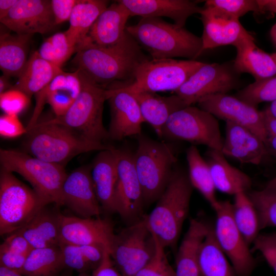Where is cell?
I'll return each mask as SVG.
<instances>
[{
  "instance_id": "1",
  "label": "cell",
  "mask_w": 276,
  "mask_h": 276,
  "mask_svg": "<svg viewBox=\"0 0 276 276\" xmlns=\"http://www.w3.org/2000/svg\"><path fill=\"white\" fill-rule=\"evenodd\" d=\"M148 59L126 32L115 45L104 47L91 43L83 47L76 52L72 62L77 70L104 87L114 82L131 80L132 82L136 68Z\"/></svg>"
},
{
  "instance_id": "2",
  "label": "cell",
  "mask_w": 276,
  "mask_h": 276,
  "mask_svg": "<svg viewBox=\"0 0 276 276\" xmlns=\"http://www.w3.org/2000/svg\"><path fill=\"white\" fill-rule=\"evenodd\" d=\"M126 31L153 59L195 60L201 54V37L160 18H142L136 24L127 26Z\"/></svg>"
},
{
  "instance_id": "3",
  "label": "cell",
  "mask_w": 276,
  "mask_h": 276,
  "mask_svg": "<svg viewBox=\"0 0 276 276\" xmlns=\"http://www.w3.org/2000/svg\"><path fill=\"white\" fill-rule=\"evenodd\" d=\"M193 189L188 174L175 167L154 208L145 216L149 228L164 248L176 245L189 213Z\"/></svg>"
},
{
  "instance_id": "4",
  "label": "cell",
  "mask_w": 276,
  "mask_h": 276,
  "mask_svg": "<svg viewBox=\"0 0 276 276\" xmlns=\"http://www.w3.org/2000/svg\"><path fill=\"white\" fill-rule=\"evenodd\" d=\"M27 134L25 147L30 155L62 166L81 153L107 150L113 146L91 141L57 124L37 123Z\"/></svg>"
},
{
  "instance_id": "5",
  "label": "cell",
  "mask_w": 276,
  "mask_h": 276,
  "mask_svg": "<svg viewBox=\"0 0 276 276\" xmlns=\"http://www.w3.org/2000/svg\"><path fill=\"white\" fill-rule=\"evenodd\" d=\"M79 71L82 88L70 108L61 116L37 124L64 126L88 140L103 143L109 139L102 120L104 103L108 99L107 89L97 84Z\"/></svg>"
},
{
  "instance_id": "6",
  "label": "cell",
  "mask_w": 276,
  "mask_h": 276,
  "mask_svg": "<svg viewBox=\"0 0 276 276\" xmlns=\"http://www.w3.org/2000/svg\"><path fill=\"white\" fill-rule=\"evenodd\" d=\"M2 168L17 173L32 186L44 205H62V188L67 174L63 166L15 150L1 149Z\"/></svg>"
},
{
  "instance_id": "7",
  "label": "cell",
  "mask_w": 276,
  "mask_h": 276,
  "mask_svg": "<svg viewBox=\"0 0 276 276\" xmlns=\"http://www.w3.org/2000/svg\"><path fill=\"white\" fill-rule=\"evenodd\" d=\"M133 153L135 168L145 204L157 200L165 190L175 166L176 157L170 146L143 134L137 136Z\"/></svg>"
},
{
  "instance_id": "8",
  "label": "cell",
  "mask_w": 276,
  "mask_h": 276,
  "mask_svg": "<svg viewBox=\"0 0 276 276\" xmlns=\"http://www.w3.org/2000/svg\"><path fill=\"white\" fill-rule=\"evenodd\" d=\"M204 63L196 60L148 59L136 68L132 82L118 86L130 93L174 91Z\"/></svg>"
},
{
  "instance_id": "9",
  "label": "cell",
  "mask_w": 276,
  "mask_h": 276,
  "mask_svg": "<svg viewBox=\"0 0 276 276\" xmlns=\"http://www.w3.org/2000/svg\"><path fill=\"white\" fill-rule=\"evenodd\" d=\"M44 205L34 190L13 173L1 168L0 234L9 235L26 225Z\"/></svg>"
},
{
  "instance_id": "10",
  "label": "cell",
  "mask_w": 276,
  "mask_h": 276,
  "mask_svg": "<svg viewBox=\"0 0 276 276\" xmlns=\"http://www.w3.org/2000/svg\"><path fill=\"white\" fill-rule=\"evenodd\" d=\"M155 251V239L145 216L115 234L110 255L123 276H134L151 260Z\"/></svg>"
},
{
  "instance_id": "11",
  "label": "cell",
  "mask_w": 276,
  "mask_h": 276,
  "mask_svg": "<svg viewBox=\"0 0 276 276\" xmlns=\"http://www.w3.org/2000/svg\"><path fill=\"white\" fill-rule=\"evenodd\" d=\"M161 137L202 144L208 149L220 151L223 141L217 118L191 105L169 117L162 129Z\"/></svg>"
},
{
  "instance_id": "12",
  "label": "cell",
  "mask_w": 276,
  "mask_h": 276,
  "mask_svg": "<svg viewBox=\"0 0 276 276\" xmlns=\"http://www.w3.org/2000/svg\"><path fill=\"white\" fill-rule=\"evenodd\" d=\"M239 74L232 63H205L174 92L187 106L202 98L227 94L239 85Z\"/></svg>"
},
{
  "instance_id": "13",
  "label": "cell",
  "mask_w": 276,
  "mask_h": 276,
  "mask_svg": "<svg viewBox=\"0 0 276 276\" xmlns=\"http://www.w3.org/2000/svg\"><path fill=\"white\" fill-rule=\"evenodd\" d=\"M214 211L216 219L214 231L218 245L229 259L236 276H250L256 262L234 221L232 203L228 200L219 201Z\"/></svg>"
},
{
  "instance_id": "14",
  "label": "cell",
  "mask_w": 276,
  "mask_h": 276,
  "mask_svg": "<svg viewBox=\"0 0 276 276\" xmlns=\"http://www.w3.org/2000/svg\"><path fill=\"white\" fill-rule=\"evenodd\" d=\"M117 168L114 195L116 213L125 222L132 224L143 216V194L135 168L133 153L125 149L113 148Z\"/></svg>"
},
{
  "instance_id": "15",
  "label": "cell",
  "mask_w": 276,
  "mask_h": 276,
  "mask_svg": "<svg viewBox=\"0 0 276 276\" xmlns=\"http://www.w3.org/2000/svg\"><path fill=\"white\" fill-rule=\"evenodd\" d=\"M198 107L225 122L243 126L260 137L264 143L266 132L261 111L227 94H217L201 98Z\"/></svg>"
},
{
  "instance_id": "16",
  "label": "cell",
  "mask_w": 276,
  "mask_h": 276,
  "mask_svg": "<svg viewBox=\"0 0 276 276\" xmlns=\"http://www.w3.org/2000/svg\"><path fill=\"white\" fill-rule=\"evenodd\" d=\"M61 242L75 245H100L110 252L114 236L112 222L107 219L82 218L61 214Z\"/></svg>"
},
{
  "instance_id": "17",
  "label": "cell",
  "mask_w": 276,
  "mask_h": 276,
  "mask_svg": "<svg viewBox=\"0 0 276 276\" xmlns=\"http://www.w3.org/2000/svg\"><path fill=\"white\" fill-rule=\"evenodd\" d=\"M107 89L111 111L108 130L109 139L120 141L141 134L142 125L145 122L133 95L117 85Z\"/></svg>"
},
{
  "instance_id": "18",
  "label": "cell",
  "mask_w": 276,
  "mask_h": 276,
  "mask_svg": "<svg viewBox=\"0 0 276 276\" xmlns=\"http://www.w3.org/2000/svg\"><path fill=\"white\" fill-rule=\"evenodd\" d=\"M0 21L8 29L18 34H43L56 26L51 1L47 0H18Z\"/></svg>"
},
{
  "instance_id": "19",
  "label": "cell",
  "mask_w": 276,
  "mask_h": 276,
  "mask_svg": "<svg viewBox=\"0 0 276 276\" xmlns=\"http://www.w3.org/2000/svg\"><path fill=\"white\" fill-rule=\"evenodd\" d=\"M62 205L79 217H99L102 209L90 175V166L79 167L67 175L62 188Z\"/></svg>"
},
{
  "instance_id": "20",
  "label": "cell",
  "mask_w": 276,
  "mask_h": 276,
  "mask_svg": "<svg viewBox=\"0 0 276 276\" xmlns=\"http://www.w3.org/2000/svg\"><path fill=\"white\" fill-rule=\"evenodd\" d=\"M225 136L221 152L241 163L258 165L268 155L264 143L248 129L225 122Z\"/></svg>"
},
{
  "instance_id": "21",
  "label": "cell",
  "mask_w": 276,
  "mask_h": 276,
  "mask_svg": "<svg viewBox=\"0 0 276 276\" xmlns=\"http://www.w3.org/2000/svg\"><path fill=\"white\" fill-rule=\"evenodd\" d=\"M130 16L167 17L176 25L184 27L189 17L200 13L202 7L189 0H119Z\"/></svg>"
},
{
  "instance_id": "22",
  "label": "cell",
  "mask_w": 276,
  "mask_h": 276,
  "mask_svg": "<svg viewBox=\"0 0 276 276\" xmlns=\"http://www.w3.org/2000/svg\"><path fill=\"white\" fill-rule=\"evenodd\" d=\"M114 147L100 151L90 166V175L96 196L102 210L116 213L114 195L117 168Z\"/></svg>"
},
{
  "instance_id": "23",
  "label": "cell",
  "mask_w": 276,
  "mask_h": 276,
  "mask_svg": "<svg viewBox=\"0 0 276 276\" xmlns=\"http://www.w3.org/2000/svg\"><path fill=\"white\" fill-rule=\"evenodd\" d=\"M130 16L128 9L118 1L108 6L89 30L90 42L104 47L117 44L126 34V23Z\"/></svg>"
},
{
  "instance_id": "24",
  "label": "cell",
  "mask_w": 276,
  "mask_h": 276,
  "mask_svg": "<svg viewBox=\"0 0 276 276\" xmlns=\"http://www.w3.org/2000/svg\"><path fill=\"white\" fill-rule=\"evenodd\" d=\"M211 226L191 219L176 256V276H202L199 263L201 245Z\"/></svg>"
},
{
  "instance_id": "25",
  "label": "cell",
  "mask_w": 276,
  "mask_h": 276,
  "mask_svg": "<svg viewBox=\"0 0 276 276\" xmlns=\"http://www.w3.org/2000/svg\"><path fill=\"white\" fill-rule=\"evenodd\" d=\"M234 46L236 56L233 64L239 74H249L255 80L276 75V63L271 55L259 48L252 36L240 40Z\"/></svg>"
},
{
  "instance_id": "26",
  "label": "cell",
  "mask_w": 276,
  "mask_h": 276,
  "mask_svg": "<svg viewBox=\"0 0 276 276\" xmlns=\"http://www.w3.org/2000/svg\"><path fill=\"white\" fill-rule=\"evenodd\" d=\"M61 214L55 209H51L46 205L18 231L33 249L59 246Z\"/></svg>"
},
{
  "instance_id": "27",
  "label": "cell",
  "mask_w": 276,
  "mask_h": 276,
  "mask_svg": "<svg viewBox=\"0 0 276 276\" xmlns=\"http://www.w3.org/2000/svg\"><path fill=\"white\" fill-rule=\"evenodd\" d=\"M205 155L216 190L234 195L249 191L252 185L250 177L231 165L221 151L208 149Z\"/></svg>"
},
{
  "instance_id": "28",
  "label": "cell",
  "mask_w": 276,
  "mask_h": 276,
  "mask_svg": "<svg viewBox=\"0 0 276 276\" xmlns=\"http://www.w3.org/2000/svg\"><path fill=\"white\" fill-rule=\"evenodd\" d=\"M131 94L139 104L144 122L150 124L160 137L162 129L169 117L175 112L188 106L175 94L160 96L150 92Z\"/></svg>"
},
{
  "instance_id": "29",
  "label": "cell",
  "mask_w": 276,
  "mask_h": 276,
  "mask_svg": "<svg viewBox=\"0 0 276 276\" xmlns=\"http://www.w3.org/2000/svg\"><path fill=\"white\" fill-rule=\"evenodd\" d=\"M108 4L104 0H80L75 7L69 20L70 27L65 32L76 53L91 43L88 38L89 30Z\"/></svg>"
},
{
  "instance_id": "30",
  "label": "cell",
  "mask_w": 276,
  "mask_h": 276,
  "mask_svg": "<svg viewBox=\"0 0 276 276\" xmlns=\"http://www.w3.org/2000/svg\"><path fill=\"white\" fill-rule=\"evenodd\" d=\"M200 18L203 25L201 54L206 50L234 45L240 40L252 36L239 20H217L203 15Z\"/></svg>"
},
{
  "instance_id": "31",
  "label": "cell",
  "mask_w": 276,
  "mask_h": 276,
  "mask_svg": "<svg viewBox=\"0 0 276 276\" xmlns=\"http://www.w3.org/2000/svg\"><path fill=\"white\" fill-rule=\"evenodd\" d=\"M62 70L41 58L37 51L34 52L11 88L21 90L30 98L41 91Z\"/></svg>"
},
{
  "instance_id": "32",
  "label": "cell",
  "mask_w": 276,
  "mask_h": 276,
  "mask_svg": "<svg viewBox=\"0 0 276 276\" xmlns=\"http://www.w3.org/2000/svg\"><path fill=\"white\" fill-rule=\"evenodd\" d=\"M32 35L1 34L0 68L4 75L19 77L28 59L27 52Z\"/></svg>"
},
{
  "instance_id": "33",
  "label": "cell",
  "mask_w": 276,
  "mask_h": 276,
  "mask_svg": "<svg viewBox=\"0 0 276 276\" xmlns=\"http://www.w3.org/2000/svg\"><path fill=\"white\" fill-rule=\"evenodd\" d=\"M188 176L193 188L196 189L215 210L219 204L208 163L201 155L197 148L191 146L187 150Z\"/></svg>"
},
{
  "instance_id": "34",
  "label": "cell",
  "mask_w": 276,
  "mask_h": 276,
  "mask_svg": "<svg viewBox=\"0 0 276 276\" xmlns=\"http://www.w3.org/2000/svg\"><path fill=\"white\" fill-rule=\"evenodd\" d=\"M65 268L59 246L34 248L20 272L24 276H58Z\"/></svg>"
},
{
  "instance_id": "35",
  "label": "cell",
  "mask_w": 276,
  "mask_h": 276,
  "mask_svg": "<svg viewBox=\"0 0 276 276\" xmlns=\"http://www.w3.org/2000/svg\"><path fill=\"white\" fill-rule=\"evenodd\" d=\"M199 263L202 276H236L210 228L200 247Z\"/></svg>"
},
{
  "instance_id": "36",
  "label": "cell",
  "mask_w": 276,
  "mask_h": 276,
  "mask_svg": "<svg viewBox=\"0 0 276 276\" xmlns=\"http://www.w3.org/2000/svg\"><path fill=\"white\" fill-rule=\"evenodd\" d=\"M232 214L234 221L248 245L252 244L260 230L256 209L246 192L234 195Z\"/></svg>"
},
{
  "instance_id": "37",
  "label": "cell",
  "mask_w": 276,
  "mask_h": 276,
  "mask_svg": "<svg viewBox=\"0 0 276 276\" xmlns=\"http://www.w3.org/2000/svg\"><path fill=\"white\" fill-rule=\"evenodd\" d=\"M249 12L261 13L257 0H208L199 14L229 21L239 20Z\"/></svg>"
},
{
  "instance_id": "38",
  "label": "cell",
  "mask_w": 276,
  "mask_h": 276,
  "mask_svg": "<svg viewBox=\"0 0 276 276\" xmlns=\"http://www.w3.org/2000/svg\"><path fill=\"white\" fill-rule=\"evenodd\" d=\"M37 52L43 59L61 67L76 52V49L64 32L55 33L47 38Z\"/></svg>"
},
{
  "instance_id": "39",
  "label": "cell",
  "mask_w": 276,
  "mask_h": 276,
  "mask_svg": "<svg viewBox=\"0 0 276 276\" xmlns=\"http://www.w3.org/2000/svg\"><path fill=\"white\" fill-rule=\"evenodd\" d=\"M246 193L256 209L260 229L276 227V190L265 188Z\"/></svg>"
},
{
  "instance_id": "40",
  "label": "cell",
  "mask_w": 276,
  "mask_h": 276,
  "mask_svg": "<svg viewBox=\"0 0 276 276\" xmlns=\"http://www.w3.org/2000/svg\"><path fill=\"white\" fill-rule=\"evenodd\" d=\"M235 97L257 107L263 102L276 101V75L258 80L239 90Z\"/></svg>"
},
{
  "instance_id": "41",
  "label": "cell",
  "mask_w": 276,
  "mask_h": 276,
  "mask_svg": "<svg viewBox=\"0 0 276 276\" xmlns=\"http://www.w3.org/2000/svg\"><path fill=\"white\" fill-rule=\"evenodd\" d=\"M154 236L156 241L155 253L151 260L134 276H176L175 270L169 264L165 254V248Z\"/></svg>"
},
{
  "instance_id": "42",
  "label": "cell",
  "mask_w": 276,
  "mask_h": 276,
  "mask_svg": "<svg viewBox=\"0 0 276 276\" xmlns=\"http://www.w3.org/2000/svg\"><path fill=\"white\" fill-rule=\"evenodd\" d=\"M61 250L65 268L80 273L93 270L82 245H75L61 242Z\"/></svg>"
},
{
  "instance_id": "43",
  "label": "cell",
  "mask_w": 276,
  "mask_h": 276,
  "mask_svg": "<svg viewBox=\"0 0 276 276\" xmlns=\"http://www.w3.org/2000/svg\"><path fill=\"white\" fill-rule=\"evenodd\" d=\"M30 99L21 90L11 88L0 94V107L5 114L18 116L27 107Z\"/></svg>"
},
{
  "instance_id": "44",
  "label": "cell",
  "mask_w": 276,
  "mask_h": 276,
  "mask_svg": "<svg viewBox=\"0 0 276 276\" xmlns=\"http://www.w3.org/2000/svg\"><path fill=\"white\" fill-rule=\"evenodd\" d=\"M252 244L254 250L262 254L276 274V240L270 235H259Z\"/></svg>"
},
{
  "instance_id": "45",
  "label": "cell",
  "mask_w": 276,
  "mask_h": 276,
  "mask_svg": "<svg viewBox=\"0 0 276 276\" xmlns=\"http://www.w3.org/2000/svg\"><path fill=\"white\" fill-rule=\"evenodd\" d=\"M28 133L18 116L4 114L0 117V135L4 138H15Z\"/></svg>"
},
{
  "instance_id": "46",
  "label": "cell",
  "mask_w": 276,
  "mask_h": 276,
  "mask_svg": "<svg viewBox=\"0 0 276 276\" xmlns=\"http://www.w3.org/2000/svg\"><path fill=\"white\" fill-rule=\"evenodd\" d=\"M261 112L266 132L264 142L266 150L268 155L276 159V118L267 107Z\"/></svg>"
},
{
  "instance_id": "47",
  "label": "cell",
  "mask_w": 276,
  "mask_h": 276,
  "mask_svg": "<svg viewBox=\"0 0 276 276\" xmlns=\"http://www.w3.org/2000/svg\"><path fill=\"white\" fill-rule=\"evenodd\" d=\"M0 248L28 256L33 248L18 231L9 235L1 244Z\"/></svg>"
},
{
  "instance_id": "48",
  "label": "cell",
  "mask_w": 276,
  "mask_h": 276,
  "mask_svg": "<svg viewBox=\"0 0 276 276\" xmlns=\"http://www.w3.org/2000/svg\"><path fill=\"white\" fill-rule=\"evenodd\" d=\"M80 0H52L51 6L56 26L69 20Z\"/></svg>"
},
{
  "instance_id": "49",
  "label": "cell",
  "mask_w": 276,
  "mask_h": 276,
  "mask_svg": "<svg viewBox=\"0 0 276 276\" xmlns=\"http://www.w3.org/2000/svg\"><path fill=\"white\" fill-rule=\"evenodd\" d=\"M27 256L0 248V266L20 273Z\"/></svg>"
},
{
  "instance_id": "50",
  "label": "cell",
  "mask_w": 276,
  "mask_h": 276,
  "mask_svg": "<svg viewBox=\"0 0 276 276\" xmlns=\"http://www.w3.org/2000/svg\"><path fill=\"white\" fill-rule=\"evenodd\" d=\"M91 276H123L116 267L109 251L106 250L100 265L94 271Z\"/></svg>"
},
{
  "instance_id": "51",
  "label": "cell",
  "mask_w": 276,
  "mask_h": 276,
  "mask_svg": "<svg viewBox=\"0 0 276 276\" xmlns=\"http://www.w3.org/2000/svg\"><path fill=\"white\" fill-rule=\"evenodd\" d=\"M18 0H0V19L5 17Z\"/></svg>"
},
{
  "instance_id": "52",
  "label": "cell",
  "mask_w": 276,
  "mask_h": 276,
  "mask_svg": "<svg viewBox=\"0 0 276 276\" xmlns=\"http://www.w3.org/2000/svg\"><path fill=\"white\" fill-rule=\"evenodd\" d=\"M261 12L269 11L276 13V0H257Z\"/></svg>"
},
{
  "instance_id": "53",
  "label": "cell",
  "mask_w": 276,
  "mask_h": 276,
  "mask_svg": "<svg viewBox=\"0 0 276 276\" xmlns=\"http://www.w3.org/2000/svg\"><path fill=\"white\" fill-rule=\"evenodd\" d=\"M8 77L5 75L1 76L0 77V94L9 90L10 83L8 80Z\"/></svg>"
},
{
  "instance_id": "54",
  "label": "cell",
  "mask_w": 276,
  "mask_h": 276,
  "mask_svg": "<svg viewBox=\"0 0 276 276\" xmlns=\"http://www.w3.org/2000/svg\"><path fill=\"white\" fill-rule=\"evenodd\" d=\"M0 276H24L21 273L0 266Z\"/></svg>"
},
{
  "instance_id": "55",
  "label": "cell",
  "mask_w": 276,
  "mask_h": 276,
  "mask_svg": "<svg viewBox=\"0 0 276 276\" xmlns=\"http://www.w3.org/2000/svg\"><path fill=\"white\" fill-rule=\"evenodd\" d=\"M270 36L273 44L276 47V22L270 29Z\"/></svg>"
},
{
  "instance_id": "56",
  "label": "cell",
  "mask_w": 276,
  "mask_h": 276,
  "mask_svg": "<svg viewBox=\"0 0 276 276\" xmlns=\"http://www.w3.org/2000/svg\"><path fill=\"white\" fill-rule=\"evenodd\" d=\"M265 188L276 190V176L267 183Z\"/></svg>"
},
{
  "instance_id": "57",
  "label": "cell",
  "mask_w": 276,
  "mask_h": 276,
  "mask_svg": "<svg viewBox=\"0 0 276 276\" xmlns=\"http://www.w3.org/2000/svg\"><path fill=\"white\" fill-rule=\"evenodd\" d=\"M270 113L276 118V101L270 103L267 107Z\"/></svg>"
},
{
  "instance_id": "58",
  "label": "cell",
  "mask_w": 276,
  "mask_h": 276,
  "mask_svg": "<svg viewBox=\"0 0 276 276\" xmlns=\"http://www.w3.org/2000/svg\"><path fill=\"white\" fill-rule=\"evenodd\" d=\"M77 276H91L88 272L80 273Z\"/></svg>"
},
{
  "instance_id": "59",
  "label": "cell",
  "mask_w": 276,
  "mask_h": 276,
  "mask_svg": "<svg viewBox=\"0 0 276 276\" xmlns=\"http://www.w3.org/2000/svg\"><path fill=\"white\" fill-rule=\"evenodd\" d=\"M276 63V52L271 54Z\"/></svg>"
},
{
  "instance_id": "60",
  "label": "cell",
  "mask_w": 276,
  "mask_h": 276,
  "mask_svg": "<svg viewBox=\"0 0 276 276\" xmlns=\"http://www.w3.org/2000/svg\"><path fill=\"white\" fill-rule=\"evenodd\" d=\"M270 235L274 240H276V233L270 234Z\"/></svg>"
}]
</instances>
